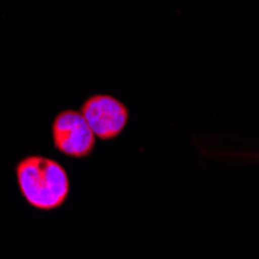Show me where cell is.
<instances>
[{"instance_id": "6da1fadb", "label": "cell", "mask_w": 259, "mask_h": 259, "mask_svg": "<svg viewBox=\"0 0 259 259\" xmlns=\"http://www.w3.org/2000/svg\"><path fill=\"white\" fill-rule=\"evenodd\" d=\"M16 182L23 200L39 211L59 209L70 196L65 168L44 155L22 158L16 164Z\"/></svg>"}, {"instance_id": "7a4b0ae2", "label": "cell", "mask_w": 259, "mask_h": 259, "mask_svg": "<svg viewBox=\"0 0 259 259\" xmlns=\"http://www.w3.org/2000/svg\"><path fill=\"white\" fill-rule=\"evenodd\" d=\"M52 138L58 152L70 158H87L97 146V137L87 124L81 110H62L52 124Z\"/></svg>"}, {"instance_id": "3957f363", "label": "cell", "mask_w": 259, "mask_h": 259, "mask_svg": "<svg viewBox=\"0 0 259 259\" xmlns=\"http://www.w3.org/2000/svg\"><path fill=\"white\" fill-rule=\"evenodd\" d=\"M81 113L92 132L100 140H113L120 137L129 123V109L110 95H93L81 106Z\"/></svg>"}]
</instances>
